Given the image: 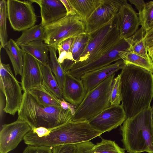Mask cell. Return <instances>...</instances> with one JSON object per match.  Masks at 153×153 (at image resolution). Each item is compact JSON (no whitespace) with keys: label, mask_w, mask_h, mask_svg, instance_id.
<instances>
[{"label":"cell","mask_w":153,"mask_h":153,"mask_svg":"<svg viewBox=\"0 0 153 153\" xmlns=\"http://www.w3.org/2000/svg\"><path fill=\"white\" fill-rule=\"evenodd\" d=\"M7 1L0 0V41L1 48H4L7 42Z\"/></svg>","instance_id":"obj_31"},{"label":"cell","mask_w":153,"mask_h":153,"mask_svg":"<svg viewBox=\"0 0 153 153\" xmlns=\"http://www.w3.org/2000/svg\"><path fill=\"white\" fill-rule=\"evenodd\" d=\"M43 28L45 43L56 50L62 41L85 33V22L77 14L67 15Z\"/></svg>","instance_id":"obj_7"},{"label":"cell","mask_w":153,"mask_h":153,"mask_svg":"<svg viewBox=\"0 0 153 153\" xmlns=\"http://www.w3.org/2000/svg\"><path fill=\"white\" fill-rule=\"evenodd\" d=\"M126 118L125 111L120 104L110 105L88 121L93 128L103 133L121 126Z\"/></svg>","instance_id":"obj_12"},{"label":"cell","mask_w":153,"mask_h":153,"mask_svg":"<svg viewBox=\"0 0 153 153\" xmlns=\"http://www.w3.org/2000/svg\"><path fill=\"white\" fill-rule=\"evenodd\" d=\"M129 1L131 4L134 5L138 10L139 13H141L144 9L146 3L143 0H129Z\"/></svg>","instance_id":"obj_40"},{"label":"cell","mask_w":153,"mask_h":153,"mask_svg":"<svg viewBox=\"0 0 153 153\" xmlns=\"http://www.w3.org/2000/svg\"><path fill=\"white\" fill-rule=\"evenodd\" d=\"M65 7L67 15H76V12L70 0H60Z\"/></svg>","instance_id":"obj_37"},{"label":"cell","mask_w":153,"mask_h":153,"mask_svg":"<svg viewBox=\"0 0 153 153\" xmlns=\"http://www.w3.org/2000/svg\"><path fill=\"white\" fill-rule=\"evenodd\" d=\"M130 46L126 39H121L112 48L102 55L68 72L74 77L80 79L85 74L108 66L121 59L124 52L130 50Z\"/></svg>","instance_id":"obj_10"},{"label":"cell","mask_w":153,"mask_h":153,"mask_svg":"<svg viewBox=\"0 0 153 153\" xmlns=\"http://www.w3.org/2000/svg\"><path fill=\"white\" fill-rule=\"evenodd\" d=\"M13 74L9 64L0 63V89L5 99L4 111L14 116L22 102L23 94L21 85Z\"/></svg>","instance_id":"obj_8"},{"label":"cell","mask_w":153,"mask_h":153,"mask_svg":"<svg viewBox=\"0 0 153 153\" xmlns=\"http://www.w3.org/2000/svg\"><path fill=\"white\" fill-rule=\"evenodd\" d=\"M126 65L120 59L108 66L84 74L80 79L86 92L96 87L117 71L122 70Z\"/></svg>","instance_id":"obj_16"},{"label":"cell","mask_w":153,"mask_h":153,"mask_svg":"<svg viewBox=\"0 0 153 153\" xmlns=\"http://www.w3.org/2000/svg\"><path fill=\"white\" fill-rule=\"evenodd\" d=\"M3 94L0 91V119L1 120L3 117L4 109L5 107L4 106V101L3 99Z\"/></svg>","instance_id":"obj_41"},{"label":"cell","mask_w":153,"mask_h":153,"mask_svg":"<svg viewBox=\"0 0 153 153\" xmlns=\"http://www.w3.org/2000/svg\"><path fill=\"white\" fill-rule=\"evenodd\" d=\"M52 153H76V144H66L52 147Z\"/></svg>","instance_id":"obj_35"},{"label":"cell","mask_w":153,"mask_h":153,"mask_svg":"<svg viewBox=\"0 0 153 153\" xmlns=\"http://www.w3.org/2000/svg\"><path fill=\"white\" fill-rule=\"evenodd\" d=\"M117 18L121 39L131 37L139 29L140 25L138 14L126 0L120 6Z\"/></svg>","instance_id":"obj_14"},{"label":"cell","mask_w":153,"mask_h":153,"mask_svg":"<svg viewBox=\"0 0 153 153\" xmlns=\"http://www.w3.org/2000/svg\"><path fill=\"white\" fill-rule=\"evenodd\" d=\"M49 65L57 82L62 89L65 76V72L57 58L56 49L53 47L49 46Z\"/></svg>","instance_id":"obj_28"},{"label":"cell","mask_w":153,"mask_h":153,"mask_svg":"<svg viewBox=\"0 0 153 153\" xmlns=\"http://www.w3.org/2000/svg\"><path fill=\"white\" fill-rule=\"evenodd\" d=\"M30 0H7V17L13 29L15 31H25L35 25L36 16Z\"/></svg>","instance_id":"obj_9"},{"label":"cell","mask_w":153,"mask_h":153,"mask_svg":"<svg viewBox=\"0 0 153 153\" xmlns=\"http://www.w3.org/2000/svg\"><path fill=\"white\" fill-rule=\"evenodd\" d=\"M90 35L86 33L74 37L67 59L61 64L65 72H68L84 52L89 41Z\"/></svg>","instance_id":"obj_19"},{"label":"cell","mask_w":153,"mask_h":153,"mask_svg":"<svg viewBox=\"0 0 153 153\" xmlns=\"http://www.w3.org/2000/svg\"><path fill=\"white\" fill-rule=\"evenodd\" d=\"M120 57L126 64L134 65L153 73V63L151 59H146L129 51L123 52Z\"/></svg>","instance_id":"obj_26"},{"label":"cell","mask_w":153,"mask_h":153,"mask_svg":"<svg viewBox=\"0 0 153 153\" xmlns=\"http://www.w3.org/2000/svg\"><path fill=\"white\" fill-rule=\"evenodd\" d=\"M4 48L11 63L15 76H22L25 53L12 39L8 41Z\"/></svg>","instance_id":"obj_20"},{"label":"cell","mask_w":153,"mask_h":153,"mask_svg":"<svg viewBox=\"0 0 153 153\" xmlns=\"http://www.w3.org/2000/svg\"><path fill=\"white\" fill-rule=\"evenodd\" d=\"M125 149L120 147L114 141L102 139L94 145L93 153H125Z\"/></svg>","instance_id":"obj_29"},{"label":"cell","mask_w":153,"mask_h":153,"mask_svg":"<svg viewBox=\"0 0 153 153\" xmlns=\"http://www.w3.org/2000/svg\"><path fill=\"white\" fill-rule=\"evenodd\" d=\"M120 74L114 78L110 96L111 105H117L122 101Z\"/></svg>","instance_id":"obj_32"},{"label":"cell","mask_w":153,"mask_h":153,"mask_svg":"<svg viewBox=\"0 0 153 153\" xmlns=\"http://www.w3.org/2000/svg\"><path fill=\"white\" fill-rule=\"evenodd\" d=\"M62 90L64 99L77 106L82 102L87 93L81 79L74 77L68 72H65Z\"/></svg>","instance_id":"obj_18"},{"label":"cell","mask_w":153,"mask_h":153,"mask_svg":"<svg viewBox=\"0 0 153 153\" xmlns=\"http://www.w3.org/2000/svg\"><path fill=\"white\" fill-rule=\"evenodd\" d=\"M2 126L0 131V153H8L15 149L32 129L27 122L18 118Z\"/></svg>","instance_id":"obj_11"},{"label":"cell","mask_w":153,"mask_h":153,"mask_svg":"<svg viewBox=\"0 0 153 153\" xmlns=\"http://www.w3.org/2000/svg\"><path fill=\"white\" fill-rule=\"evenodd\" d=\"M115 73L86 94L77 106L72 121H87L110 105V96Z\"/></svg>","instance_id":"obj_5"},{"label":"cell","mask_w":153,"mask_h":153,"mask_svg":"<svg viewBox=\"0 0 153 153\" xmlns=\"http://www.w3.org/2000/svg\"><path fill=\"white\" fill-rule=\"evenodd\" d=\"M138 15L140 25L146 33L153 27V1L146 3L143 10Z\"/></svg>","instance_id":"obj_30"},{"label":"cell","mask_w":153,"mask_h":153,"mask_svg":"<svg viewBox=\"0 0 153 153\" xmlns=\"http://www.w3.org/2000/svg\"><path fill=\"white\" fill-rule=\"evenodd\" d=\"M39 63L42 71L43 82L59 99L63 100L62 89L53 73L49 64Z\"/></svg>","instance_id":"obj_25"},{"label":"cell","mask_w":153,"mask_h":153,"mask_svg":"<svg viewBox=\"0 0 153 153\" xmlns=\"http://www.w3.org/2000/svg\"><path fill=\"white\" fill-rule=\"evenodd\" d=\"M89 34L90 39L84 52L70 70L80 67L102 55L120 40L117 15Z\"/></svg>","instance_id":"obj_4"},{"label":"cell","mask_w":153,"mask_h":153,"mask_svg":"<svg viewBox=\"0 0 153 153\" xmlns=\"http://www.w3.org/2000/svg\"><path fill=\"white\" fill-rule=\"evenodd\" d=\"M121 105L130 118L151 106L153 98V73L144 68L126 64L120 74Z\"/></svg>","instance_id":"obj_1"},{"label":"cell","mask_w":153,"mask_h":153,"mask_svg":"<svg viewBox=\"0 0 153 153\" xmlns=\"http://www.w3.org/2000/svg\"><path fill=\"white\" fill-rule=\"evenodd\" d=\"M94 144L90 141L76 144V153H93L92 149Z\"/></svg>","instance_id":"obj_36"},{"label":"cell","mask_w":153,"mask_h":153,"mask_svg":"<svg viewBox=\"0 0 153 153\" xmlns=\"http://www.w3.org/2000/svg\"><path fill=\"white\" fill-rule=\"evenodd\" d=\"M124 149L129 153H153V106L127 118L120 128Z\"/></svg>","instance_id":"obj_2"},{"label":"cell","mask_w":153,"mask_h":153,"mask_svg":"<svg viewBox=\"0 0 153 153\" xmlns=\"http://www.w3.org/2000/svg\"><path fill=\"white\" fill-rule=\"evenodd\" d=\"M39 103L46 106H61L59 99L43 82L27 91Z\"/></svg>","instance_id":"obj_22"},{"label":"cell","mask_w":153,"mask_h":153,"mask_svg":"<svg viewBox=\"0 0 153 153\" xmlns=\"http://www.w3.org/2000/svg\"><path fill=\"white\" fill-rule=\"evenodd\" d=\"M153 63V54L149 56Z\"/></svg>","instance_id":"obj_43"},{"label":"cell","mask_w":153,"mask_h":153,"mask_svg":"<svg viewBox=\"0 0 153 153\" xmlns=\"http://www.w3.org/2000/svg\"><path fill=\"white\" fill-rule=\"evenodd\" d=\"M43 82L39 62L30 55L25 53L22 74L20 82L24 92L36 87Z\"/></svg>","instance_id":"obj_15"},{"label":"cell","mask_w":153,"mask_h":153,"mask_svg":"<svg viewBox=\"0 0 153 153\" xmlns=\"http://www.w3.org/2000/svg\"><path fill=\"white\" fill-rule=\"evenodd\" d=\"M23 94L18 118L27 122L32 129L42 127L52 129L72 120L73 114L70 110L42 105L28 92Z\"/></svg>","instance_id":"obj_3"},{"label":"cell","mask_w":153,"mask_h":153,"mask_svg":"<svg viewBox=\"0 0 153 153\" xmlns=\"http://www.w3.org/2000/svg\"><path fill=\"white\" fill-rule=\"evenodd\" d=\"M102 0H70L76 14L85 22Z\"/></svg>","instance_id":"obj_24"},{"label":"cell","mask_w":153,"mask_h":153,"mask_svg":"<svg viewBox=\"0 0 153 153\" xmlns=\"http://www.w3.org/2000/svg\"><path fill=\"white\" fill-rule=\"evenodd\" d=\"M39 6L41 23L43 27L67 16L66 8L60 0H30Z\"/></svg>","instance_id":"obj_17"},{"label":"cell","mask_w":153,"mask_h":153,"mask_svg":"<svg viewBox=\"0 0 153 153\" xmlns=\"http://www.w3.org/2000/svg\"><path fill=\"white\" fill-rule=\"evenodd\" d=\"M43 41L36 40L20 46L25 53L31 56L39 62L43 64H49V46Z\"/></svg>","instance_id":"obj_21"},{"label":"cell","mask_w":153,"mask_h":153,"mask_svg":"<svg viewBox=\"0 0 153 153\" xmlns=\"http://www.w3.org/2000/svg\"><path fill=\"white\" fill-rule=\"evenodd\" d=\"M124 0H102L85 22V33H90L107 23L117 14Z\"/></svg>","instance_id":"obj_13"},{"label":"cell","mask_w":153,"mask_h":153,"mask_svg":"<svg viewBox=\"0 0 153 153\" xmlns=\"http://www.w3.org/2000/svg\"><path fill=\"white\" fill-rule=\"evenodd\" d=\"M59 102L60 106L63 109L65 110H70L74 115L77 106L67 102L64 99L62 100H59Z\"/></svg>","instance_id":"obj_38"},{"label":"cell","mask_w":153,"mask_h":153,"mask_svg":"<svg viewBox=\"0 0 153 153\" xmlns=\"http://www.w3.org/2000/svg\"><path fill=\"white\" fill-rule=\"evenodd\" d=\"M145 33V31L141 27L132 36L126 39L130 46V51L152 60L149 55L144 39Z\"/></svg>","instance_id":"obj_23"},{"label":"cell","mask_w":153,"mask_h":153,"mask_svg":"<svg viewBox=\"0 0 153 153\" xmlns=\"http://www.w3.org/2000/svg\"><path fill=\"white\" fill-rule=\"evenodd\" d=\"M102 134L93 128L88 120L72 121L51 130L48 139L50 145L54 147L90 141Z\"/></svg>","instance_id":"obj_6"},{"label":"cell","mask_w":153,"mask_h":153,"mask_svg":"<svg viewBox=\"0 0 153 153\" xmlns=\"http://www.w3.org/2000/svg\"><path fill=\"white\" fill-rule=\"evenodd\" d=\"M74 39V38H68L61 42L58 45L57 48L59 54L58 59L60 64L67 59Z\"/></svg>","instance_id":"obj_33"},{"label":"cell","mask_w":153,"mask_h":153,"mask_svg":"<svg viewBox=\"0 0 153 153\" xmlns=\"http://www.w3.org/2000/svg\"><path fill=\"white\" fill-rule=\"evenodd\" d=\"M144 39L147 49L153 45V27L145 33Z\"/></svg>","instance_id":"obj_39"},{"label":"cell","mask_w":153,"mask_h":153,"mask_svg":"<svg viewBox=\"0 0 153 153\" xmlns=\"http://www.w3.org/2000/svg\"><path fill=\"white\" fill-rule=\"evenodd\" d=\"M43 27L41 23L24 31L20 36L16 40V43L20 46L36 40L43 41L44 39Z\"/></svg>","instance_id":"obj_27"},{"label":"cell","mask_w":153,"mask_h":153,"mask_svg":"<svg viewBox=\"0 0 153 153\" xmlns=\"http://www.w3.org/2000/svg\"><path fill=\"white\" fill-rule=\"evenodd\" d=\"M22 153H52V149L46 146L28 145Z\"/></svg>","instance_id":"obj_34"},{"label":"cell","mask_w":153,"mask_h":153,"mask_svg":"<svg viewBox=\"0 0 153 153\" xmlns=\"http://www.w3.org/2000/svg\"><path fill=\"white\" fill-rule=\"evenodd\" d=\"M148 54L149 56L153 54V45L147 49Z\"/></svg>","instance_id":"obj_42"}]
</instances>
